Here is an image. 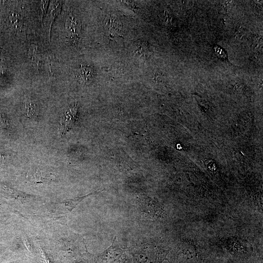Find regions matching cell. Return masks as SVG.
<instances>
[{"instance_id": "52a82bcc", "label": "cell", "mask_w": 263, "mask_h": 263, "mask_svg": "<svg viewBox=\"0 0 263 263\" xmlns=\"http://www.w3.org/2000/svg\"><path fill=\"white\" fill-rule=\"evenodd\" d=\"M19 17L17 13L11 12L8 17V21L10 25L14 27L18 25Z\"/></svg>"}, {"instance_id": "3957f363", "label": "cell", "mask_w": 263, "mask_h": 263, "mask_svg": "<svg viewBox=\"0 0 263 263\" xmlns=\"http://www.w3.org/2000/svg\"><path fill=\"white\" fill-rule=\"evenodd\" d=\"M61 5V1H53L50 5L45 19V26L47 32L49 34H50L52 25L54 19L60 11Z\"/></svg>"}, {"instance_id": "ba28073f", "label": "cell", "mask_w": 263, "mask_h": 263, "mask_svg": "<svg viewBox=\"0 0 263 263\" xmlns=\"http://www.w3.org/2000/svg\"><path fill=\"white\" fill-rule=\"evenodd\" d=\"M262 39L260 37L254 38L252 45L255 50L258 51V50L261 49L262 47Z\"/></svg>"}, {"instance_id": "5b68a950", "label": "cell", "mask_w": 263, "mask_h": 263, "mask_svg": "<svg viewBox=\"0 0 263 263\" xmlns=\"http://www.w3.org/2000/svg\"><path fill=\"white\" fill-rule=\"evenodd\" d=\"M79 77L88 81L93 75L92 70L88 66H82L79 70Z\"/></svg>"}, {"instance_id": "277c9868", "label": "cell", "mask_w": 263, "mask_h": 263, "mask_svg": "<svg viewBox=\"0 0 263 263\" xmlns=\"http://www.w3.org/2000/svg\"><path fill=\"white\" fill-rule=\"evenodd\" d=\"M28 178L34 182L39 183L48 181L50 178V175L46 172L39 169L32 170L28 174Z\"/></svg>"}, {"instance_id": "30bf717a", "label": "cell", "mask_w": 263, "mask_h": 263, "mask_svg": "<svg viewBox=\"0 0 263 263\" xmlns=\"http://www.w3.org/2000/svg\"><path fill=\"white\" fill-rule=\"evenodd\" d=\"M217 48H218L217 49H215V52L216 53L218 54V56L222 57H225V56H226L225 53H222L221 52L222 49L220 48L219 47Z\"/></svg>"}, {"instance_id": "7a4b0ae2", "label": "cell", "mask_w": 263, "mask_h": 263, "mask_svg": "<svg viewBox=\"0 0 263 263\" xmlns=\"http://www.w3.org/2000/svg\"><path fill=\"white\" fill-rule=\"evenodd\" d=\"M139 206L143 212L150 215L158 214L161 210L160 205L158 202L148 197L140 198Z\"/></svg>"}, {"instance_id": "6da1fadb", "label": "cell", "mask_w": 263, "mask_h": 263, "mask_svg": "<svg viewBox=\"0 0 263 263\" xmlns=\"http://www.w3.org/2000/svg\"><path fill=\"white\" fill-rule=\"evenodd\" d=\"M167 252L159 247L150 246L141 252L138 257L137 263H162Z\"/></svg>"}, {"instance_id": "9c48e42d", "label": "cell", "mask_w": 263, "mask_h": 263, "mask_svg": "<svg viewBox=\"0 0 263 263\" xmlns=\"http://www.w3.org/2000/svg\"><path fill=\"white\" fill-rule=\"evenodd\" d=\"M37 51V45L35 43L31 44L28 54L30 57L34 58L36 55Z\"/></svg>"}, {"instance_id": "8992f818", "label": "cell", "mask_w": 263, "mask_h": 263, "mask_svg": "<svg viewBox=\"0 0 263 263\" xmlns=\"http://www.w3.org/2000/svg\"><path fill=\"white\" fill-rule=\"evenodd\" d=\"M26 115L30 119H34L36 117V107L35 104L28 103L25 104Z\"/></svg>"}]
</instances>
